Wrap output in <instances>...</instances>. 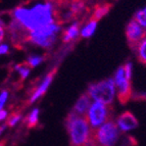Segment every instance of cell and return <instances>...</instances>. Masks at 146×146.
<instances>
[{
	"label": "cell",
	"mask_w": 146,
	"mask_h": 146,
	"mask_svg": "<svg viewBox=\"0 0 146 146\" xmlns=\"http://www.w3.org/2000/svg\"><path fill=\"white\" fill-rule=\"evenodd\" d=\"M5 32H6V29H5V26L1 21H0V43L4 40L5 38Z\"/></svg>",
	"instance_id": "cell-21"
},
{
	"label": "cell",
	"mask_w": 146,
	"mask_h": 146,
	"mask_svg": "<svg viewBox=\"0 0 146 146\" xmlns=\"http://www.w3.org/2000/svg\"><path fill=\"white\" fill-rule=\"evenodd\" d=\"M135 98H136V99H144V100H146V92L136 95V96H135Z\"/></svg>",
	"instance_id": "cell-25"
},
{
	"label": "cell",
	"mask_w": 146,
	"mask_h": 146,
	"mask_svg": "<svg viewBox=\"0 0 146 146\" xmlns=\"http://www.w3.org/2000/svg\"><path fill=\"white\" fill-rule=\"evenodd\" d=\"M134 20L141 26L143 29L146 30V6L142 9L138 10L134 15Z\"/></svg>",
	"instance_id": "cell-16"
},
{
	"label": "cell",
	"mask_w": 146,
	"mask_h": 146,
	"mask_svg": "<svg viewBox=\"0 0 146 146\" xmlns=\"http://www.w3.org/2000/svg\"><path fill=\"white\" fill-rule=\"evenodd\" d=\"M88 94L91 99L95 101L104 103L106 105H111L115 99L117 89H115V80L111 78L105 79L97 83H93L88 88Z\"/></svg>",
	"instance_id": "cell-3"
},
{
	"label": "cell",
	"mask_w": 146,
	"mask_h": 146,
	"mask_svg": "<svg viewBox=\"0 0 146 146\" xmlns=\"http://www.w3.org/2000/svg\"><path fill=\"white\" fill-rule=\"evenodd\" d=\"M113 80H115L119 101L122 104H126L132 97V90L131 84H130L131 81L129 79H127L126 73H125V68L123 66H119L117 70Z\"/></svg>",
	"instance_id": "cell-6"
},
{
	"label": "cell",
	"mask_w": 146,
	"mask_h": 146,
	"mask_svg": "<svg viewBox=\"0 0 146 146\" xmlns=\"http://www.w3.org/2000/svg\"><path fill=\"white\" fill-rule=\"evenodd\" d=\"M90 105H91V97L86 92L81 95L80 98L77 100V102L74 105L73 111L72 112H74L75 115H85L87 113Z\"/></svg>",
	"instance_id": "cell-10"
},
{
	"label": "cell",
	"mask_w": 146,
	"mask_h": 146,
	"mask_svg": "<svg viewBox=\"0 0 146 146\" xmlns=\"http://www.w3.org/2000/svg\"><path fill=\"white\" fill-rule=\"evenodd\" d=\"M124 68H125V73H126L127 79L131 80V77H132V64L130 62H128V63H126V66H125Z\"/></svg>",
	"instance_id": "cell-20"
},
{
	"label": "cell",
	"mask_w": 146,
	"mask_h": 146,
	"mask_svg": "<svg viewBox=\"0 0 146 146\" xmlns=\"http://www.w3.org/2000/svg\"><path fill=\"white\" fill-rule=\"evenodd\" d=\"M68 1H72V0H59L60 4H62V3H64V2H68Z\"/></svg>",
	"instance_id": "cell-28"
},
{
	"label": "cell",
	"mask_w": 146,
	"mask_h": 146,
	"mask_svg": "<svg viewBox=\"0 0 146 146\" xmlns=\"http://www.w3.org/2000/svg\"><path fill=\"white\" fill-rule=\"evenodd\" d=\"M79 26H80L79 23H74L73 25H71V26H70V27L64 31L63 36H62L63 42L68 43V42L72 41V40H74V39L77 38V36H78L79 33H80Z\"/></svg>",
	"instance_id": "cell-12"
},
{
	"label": "cell",
	"mask_w": 146,
	"mask_h": 146,
	"mask_svg": "<svg viewBox=\"0 0 146 146\" xmlns=\"http://www.w3.org/2000/svg\"><path fill=\"white\" fill-rule=\"evenodd\" d=\"M6 117H7V111H5L3 110H0V122H2L3 119H6Z\"/></svg>",
	"instance_id": "cell-24"
},
{
	"label": "cell",
	"mask_w": 146,
	"mask_h": 146,
	"mask_svg": "<svg viewBox=\"0 0 146 146\" xmlns=\"http://www.w3.org/2000/svg\"><path fill=\"white\" fill-rule=\"evenodd\" d=\"M9 50L8 48V45L6 44H0V55H3V54H6Z\"/></svg>",
	"instance_id": "cell-23"
},
{
	"label": "cell",
	"mask_w": 146,
	"mask_h": 146,
	"mask_svg": "<svg viewBox=\"0 0 146 146\" xmlns=\"http://www.w3.org/2000/svg\"><path fill=\"white\" fill-rule=\"evenodd\" d=\"M15 70H17L19 73H20L21 77H22L23 80H25V79L27 78L28 76H29L30 74V68L27 66V64H20V66H15Z\"/></svg>",
	"instance_id": "cell-17"
},
{
	"label": "cell",
	"mask_w": 146,
	"mask_h": 146,
	"mask_svg": "<svg viewBox=\"0 0 146 146\" xmlns=\"http://www.w3.org/2000/svg\"><path fill=\"white\" fill-rule=\"evenodd\" d=\"M6 144V140H2V141H0V146H5Z\"/></svg>",
	"instance_id": "cell-27"
},
{
	"label": "cell",
	"mask_w": 146,
	"mask_h": 146,
	"mask_svg": "<svg viewBox=\"0 0 146 146\" xmlns=\"http://www.w3.org/2000/svg\"><path fill=\"white\" fill-rule=\"evenodd\" d=\"M119 137V127L111 119L97 129L91 130V142L94 146H115Z\"/></svg>",
	"instance_id": "cell-2"
},
{
	"label": "cell",
	"mask_w": 146,
	"mask_h": 146,
	"mask_svg": "<svg viewBox=\"0 0 146 146\" xmlns=\"http://www.w3.org/2000/svg\"><path fill=\"white\" fill-rule=\"evenodd\" d=\"M55 73H56V68H54L53 71L50 72V73L45 77V79L41 82L39 87L37 88L36 90H35V92L33 93V95L31 96V98H30V103L35 102L38 98H40L44 93L46 92L47 89H48L49 86H50V84H51L52 80H53L54 76H55Z\"/></svg>",
	"instance_id": "cell-9"
},
{
	"label": "cell",
	"mask_w": 146,
	"mask_h": 146,
	"mask_svg": "<svg viewBox=\"0 0 146 146\" xmlns=\"http://www.w3.org/2000/svg\"><path fill=\"white\" fill-rule=\"evenodd\" d=\"M2 107H3V105H2V104H0V110H2Z\"/></svg>",
	"instance_id": "cell-29"
},
{
	"label": "cell",
	"mask_w": 146,
	"mask_h": 146,
	"mask_svg": "<svg viewBox=\"0 0 146 146\" xmlns=\"http://www.w3.org/2000/svg\"><path fill=\"white\" fill-rule=\"evenodd\" d=\"M110 8H111V4H110V3H103V4L97 5L93 10L92 17L90 20L98 22L100 19H102L104 15H106V13H108Z\"/></svg>",
	"instance_id": "cell-11"
},
{
	"label": "cell",
	"mask_w": 146,
	"mask_h": 146,
	"mask_svg": "<svg viewBox=\"0 0 146 146\" xmlns=\"http://www.w3.org/2000/svg\"><path fill=\"white\" fill-rule=\"evenodd\" d=\"M96 26H97V22L90 20L85 27L81 30L80 32L81 36L83 37V38H90L93 35V33H94L95 29H96Z\"/></svg>",
	"instance_id": "cell-13"
},
{
	"label": "cell",
	"mask_w": 146,
	"mask_h": 146,
	"mask_svg": "<svg viewBox=\"0 0 146 146\" xmlns=\"http://www.w3.org/2000/svg\"><path fill=\"white\" fill-rule=\"evenodd\" d=\"M8 97V92L7 91H2V92L0 93V104H4L5 101L7 100Z\"/></svg>",
	"instance_id": "cell-22"
},
{
	"label": "cell",
	"mask_w": 146,
	"mask_h": 146,
	"mask_svg": "<svg viewBox=\"0 0 146 146\" xmlns=\"http://www.w3.org/2000/svg\"><path fill=\"white\" fill-rule=\"evenodd\" d=\"M38 117H39V110L35 108L31 111L29 115H28L27 119H26V124H27L28 129H32L34 127L37 126L38 124Z\"/></svg>",
	"instance_id": "cell-14"
},
{
	"label": "cell",
	"mask_w": 146,
	"mask_h": 146,
	"mask_svg": "<svg viewBox=\"0 0 146 146\" xmlns=\"http://www.w3.org/2000/svg\"><path fill=\"white\" fill-rule=\"evenodd\" d=\"M22 119V115L21 113H13L9 119H7V123H6V126L8 127H13L17 124L20 119Z\"/></svg>",
	"instance_id": "cell-19"
},
{
	"label": "cell",
	"mask_w": 146,
	"mask_h": 146,
	"mask_svg": "<svg viewBox=\"0 0 146 146\" xmlns=\"http://www.w3.org/2000/svg\"><path fill=\"white\" fill-rule=\"evenodd\" d=\"M6 128V125H3V126H1L0 127V135L2 134V132L4 131V129Z\"/></svg>",
	"instance_id": "cell-26"
},
{
	"label": "cell",
	"mask_w": 146,
	"mask_h": 146,
	"mask_svg": "<svg viewBox=\"0 0 146 146\" xmlns=\"http://www.w3.org/2000/svg\"><path fill=\"white\" fill-rule=\"evenodd\" d=\"M136 49L138 54V60L146 66V37L139 43Z\"/></svg>",
	"instance_id": "cell-15"
},
{
	"label": "cell",
	"mask_w": 146,
	"mask_h": 146,
	"mask_svg": "<svg viewBox=\"0 0 146 146\" xmlns=\"http://www.w3.org/2000/svg\"><path fill=\"white\" fill-rule=\"evenodd\" d=\"M59 31H60V24L58 23L48 25L46 27L40 28L36 31L30 32L28 42L43 48H49L54 44Z\"/></svg>",
	"instance_id": "cell-4"
},
{
	"label": "cell",
	"mask_w": 146,
	"mask_h": 146,
	"mask_svg": "<svg viewBox=\"0 0 146 146\" xmlns=\"http://www.w3.org/2000/svg\"><path fill=\"white\" fill-rule=\"evenodd\" d=\"M111 113L112 108L110 105L94 101L93 103H91L85 117L89 123L91 130H95L99 128L100 126H102L106 122L110 121Z\"/></svg>",
	"instance_id": "cell-5"
},
{
	"label": "cell",
	"mask_w": 146,
	"mask_h": 146,
	"mask_svg": "<svg viewBox=\"0 0 146 146\" xmlns=\"http://www.w3.org/2000/svg\"><path fill=\"white\" fill-rule=\"evenodd\" d=\"M117 125L121 131H131V130L136 129L139 126V123L131 111H125L124 113L119 115L117 119Z\"/></svg>",
	"instance_id": "cell-8"
},
{
	"label": "cell",
	"mask_w": 146,
	"mask_h": 146,
	"mask_svg": "<svg viewBox=\"0 0 146 146\" xmlns=\"http://www.w3.org/2000/svg\"><path fill=\"white\" fill-rule=\"evenodd\" d=\"M42 60H43V58H42L41 56H31V57H29V58L27 59V61H26L25 64H27L30 68H35V66H38L40 62H42Z\"/></svg>",
	"instance_id": "cell-18"
},
{
	"label": "cell",
	"mask_w": 146,
	"mask_h": 146,
	"mask_svg": "<svg viewBox=\"0 0 146 146\" xmlns=\"http://www.w3.org/2000/svg\"><path fill=\"white\" fill-rule=\"evenodd\" d=\"M58 6L48 0H35L32 4H25L13 10L12 17L17 20L29 32L36 31L40 28L57 22ZM59 24V23H58Z\"/></svg>",
	"instance_id": "cell-1"
},
{
	"label": "cell",
	"mask_w": 146,
	"mask_h": 146,
	"mask_svg": "<svg viewBox=\"0 0 146 146\" xmlns=\"http://www.w3.org/2000/svg\"><path fill=\"white\" fill-rule=\"evenodd\" d=\"M126 37L128 40V44L132 49H136L139 43L146 37V30L133 20L130 21L126 28Z\"/></svg>",
	"instance_id": "cell-7"
}]
</instances>
